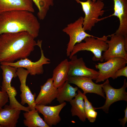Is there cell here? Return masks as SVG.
Masks as SVG:
<instances>
[{"instance_id":"6da1fadb","label":"cell","mask_w":127,"mask_h":127,"mask_svg":"<svg viewBox=\"0 0 127 127\" xmlns=\"http://www.w3.org/2000/svg\"><path fill=\"white\" fill-rule=\"evenodd\" d=\"M35 38L26 31L0 35V63L27 58L37 45Z\"/></svg>"},{"instance_id":"7a4b0ae2","label":"cell","mask_w":127,"mask_h":127,"mask_svg":"<svg viewBox=\"0 0 127 127\" xmlns=\"http://www.w3.org/2000/svg\"><path fill=\"white\" fill-rule=\"evenodd\" d=\"M40 28L37 18L30 12L17 10L0 14V35L26 31L35 38L39 35Z\"/></svg>"},{"instance_id":"3957f363","label":"cell","mask_w":127,"mask_h":127,"mask_svg":"<svg viewBox=\"0 0 127 127\" xmlns=\"http://www.w3.org/2000/svg\"><path fill=\"white\" fill-rule=\"evenodd\" d=\"M109 36H103L101 37H88L84 39V42L76 44L74 46L69 57L70 59L74 55L81 51H89L94 55L92 60L94 61L103 62L104 60L102 53L105 52L108 48L106 42Z\"/></svg>"},{"instance_id":"277c9868","label":"cell","mask_w":127,"mask_h":127,"mask_svg":"<svg viewBox=\"0 0 127 127\" xmlns=\"http://www.w3.org/2000/svg\"><path fill=\"white\" fill-rule=\"evenodd\" d=\"M0 67L2 71L3 80L1 90L7 93L9 97V106L25 111L30 110L29 107H25L19 103L15 98L17 92L15 88L11 85V82L13 78L17 76V68L6 65H1Z\"/></svg>"},{"instance_id":"5b68a950","label":"cell","mask_w":127,"mask_h":127,"mask_svg":"<svg viewBox=\"0 0 127 127\" xmlns=\"http://www.w3.org/2000/svg\"><path fill=\"white\" fill-rule=\"evenodd\" d=\"M75 0L81 4L85 14L83 24V29L85 31H91L95 24L100 21L99 17L104 14L105 11L103 10L104 6V3L101 0L95 2L91 0H87L85 2Z\"/></svg>"},{"instance_id":"8992f818","label":"cell","mask_w":127,"mask_h":127,"mask_svg":"<svg viewBox=\"0 0 127 127\" xmlns=\"http://www.w3.org/2000/svg\"><path fill=\"white\" fill-rule=\"evenodd\" d=\"M83 17H80L73 23L68 24L62 30L69 37L67 45L66 55L69 57L75 45L81 42L86 37L94 36L86 32L83 27Z\"/></svg>"},{"instance_id":"52a82bcc","label":"cell","mask_w":127,"mask_h":127,"mask_svg":"<svg viewBox=\"0 0 127 127\" xmlns=\"http://www.w3.org/2000/svg\"><path fill=\"white\" fill-rule=\"evenodd\" d=\"M41 40H39L37 43L40 50L41 56L40 59L35 62H32L27 58L21 59L17 61L12 63H2L1 65H6L15 67L25 68L29 72L31 75L42 74L44 72L43 65L48 64L50 63V60L46 57L44 54V51L42 48Z\"/></svg>"},{"instance_id":"ba28073f","label":"cell","mask_w":127,"mask_h":127,"mask_svg":"<svg viewBox=\"0 0 127 127\" xmlns=\"http://www.w3.org/2000/svg\"><path fill=\"white\" fill-rule=\"evenodd\" d=\"M127 87L126 79H124L122 86L119 89H115L111 86L108 79L104 83L102 88L106 95V101L104 104L99 107H94L95 110H102L106 113H108L110 106L114 103L118 101H127V92L126 90Z\"/></svg>"},{"instance_id":"9c48e42d","label":"cell","mask_w":127,"mask_h":127,"mask_svg":"<svg viewBox=\"0 0 127 127\" xmlns=\"http://www.w3.org/2000/svg\"><path fill=\"white\" fill-rule=\"evenodd\" d=\"M127 63V60L116 57L110 58L105 62L96 64L95 68L99 70V75L95 82H103L110 78L113 79L116 71L125 66Z\"/></svg>"},{"instance_id":"30bf717a","label":"cell","mask_w":127,"mask_h":127,"mask_svg":"<svg viewBox=\"0 0 127 127\" xmlns=\"http://www.w3.org/2000/svg\"><path fill=\"white\" fill-rule=\"evenodd\" d=\"M110 39L106 40L108 45L107 49L102 55L105 61L116 57H120L127 60V52L124 46V37L114 33L109 35Z\"/></svg>"},{"instance_id":"8fae6325","label":"cell","mask_w":127,"mask_h":127,"mask_svg":"<svg viewBox=\"0 0 127 127\" xmlns=\"http://www.w3.org/2000/svg\"><path fill=\"white\" fill-rule=\"evenodd\" d=\"M69 61L68 76L89 77L96 80L99 75V71L87 67L82 57L78 58L76 55L73 56Z\"/></svg>"},{"instance_id":"7c38bea8","label":"cell","mask_w":127,"mask_h":127,"mask_svg":"<svg viewBox=\"0 0 127 127\" xmlns=\"http://www.w3.org/2000/svg\"><path fill=\"white\" fill-rule=\"evenodd\" d=\"M17 76H18L20 85V88L21 93L20 95L21 99L20 104L23 105L26 104L28 105L30 110L35 108L36 104L35 103V98L36 94L32 93L29 88L26 85L27 78L29 72L22 67L17 68L16 71Z\"/></svg>"},{"instance_id":"4fadbf2b","label":"cell","mask_w":127,"mask_h":127,"mask_svg":"<svg viewBox=\"0 0 127 127\" xmlns=\"http://www.w3.org/2000/svg\"><path fill=\"white\" fill-rule=\"evenodd\" d=\"M92 78L89 77L69 76L68 81L70 83L74 84L82 89L83 93H94L105 98L104 92L102 88L104 83L98 84L94 83Z\"/></svg>"},{"instance_id":"5bb4252c","label":"cell","mask_w":127,"mask_h":127,"mask_svg":"<svg viewBox=\"0 0 127 127\" xmlns=\"http://www.w3.org/2000/svg\"><path fill=\"white\" fill-rule=\"evenodd\" d=\"M66 104L65 102L54 106L36 105L35 107L38 112L43 115L44 121L50 127L56 125L60 122L61 118L60 113Z\"/></svg>"},{"instance_id":"9a60e30c","label":"cell","mask_w":127,"mask_h":127,"mask_svg":"<svg viewBox=\"0 0 127 127\" xmlns=\"http://www.w3.org/2000/svg\"><path fill=\"white\" fill-rule=\"evenodd\" d=\"M102 1L103 0H101ZM114 13L111 16L117 17L119 21V27L114 34L127 36V0H113Z\"/></svg>"},{"instance_id":"2e32d148","label":"cell","mask_w":127,"mask_h":127,"mask_svg":"<svg viewBox=\"0 0 127 127\" xmlns=\"http://www.w3.org/2000/svg\"><path fill=\"white\" fill-rule=\"evenodd\" d=\"M40 91L35 100L36 105H46L56 98L57 88L54 86L52 78L48 79L40 87Z\"/></svg>"},{"instance_id":"e0dca14e","label":"cell","mask_w":127,"mask_h":127,"mask_svg":"<svg viewBox=\"0 0 127 127\" xmlns=\"http://www.w3.org/2000/svg\"><path fill=\"white\" fill-rule=\"evenodd\" d=\"M23 10L34 12L32 0H0V14L6 12Z\"/></svg>"},{"instance_id":"ac0fdd59","label":"cell","mask_w":127,"mask_h":127,"mask_svg":"<svg viewBox=\"0 0 127 127\" xmlns=\"http://www.w3.org/2000/svg\"><path fill=\"white\" fill-rule=\"evenodd\" d=\"M21 110L5 105L0 109V127H16Z\"/></svg>"},{"instance_id":"d6986e66","label":"cell","mask_w":127,"mask_h":127,"mask_svg":"<svg viewBox=\"0 0 127 127\" xmlns=\"http://www.w3.org/2000/svg\"><path fill=\"white\" fill-rule=\"evenodd\" d=\"M69 67V61L66 59L54 69L52 78L54 85L56 88H58L68 80Z\"/></svg>"},{"instance_id":"ffe728a7","label":"cell","mask_w":127,"mask_h":127,"mask_svg":"<svg viewBox=\"0 0 127 127\" xmlns=\"http://www.w3.org/2000/svg\"><path fill=\"white\" fill-rule=\"evenodd\" d=\"M78 94L70 102L71 106V112L72 116H76L82 121L84 122L86 119L84 107L83 95L79 90Z\"/></svg>"},{"instance_id":"44dd1931","label":"cell","mask_w":127,"mask_h":127,"mask_svg":"<svg viewBox=\"0 0 127 127\" xmlns=\"http://www.w3.org/2000/svg\"><path fill=\"white\" fill-rule=\"evenodd\" d=\"M78 90L77 87H73L67 80L57 88V100L60 104L65 101L69 102L77 94Z\"/></svg>"},{"instance_id":"7402d4cb","label":"cell","mask_w":127,"mask_h":127,"mask_svg":"<svg viewBox=\"0 0 127 127\" xmlns=\"http://www.w3.org/2000/svg\"><path fill=\"white\" fill-rule=\"evenodd\" d=\"M24 125L28 127H49L39 115L35 109L23 113Z\"/></svg>"},{"instance_id":"603a6c76","label":"cell","mask_w":127,"mask_h":127,"mask_svg":"<svg viewBox=\"0 0 127 127\" xmlns=\"http://www.w3.org/2000/svg\"><path fill=\"white\" fill-rule=\"evenodd\" d=\"M38 10L37 15L40 20L45 18L50 7L54 4V0H32Z\"/></svg>"},{"instance_id":"cb8c5ba5","label":"cell","mask_w":127,"mask_h":127,"mask_svg":"<svg viewBox=\"0 0 127 127\" xmlns=\"http://www.w3.org/2000/svg\"><path fill=\"white\" fill-rule=\"evenodd\" d=\"M86 118L91 123H94L95 121L97 113L94 109H90L85 112Z\"/></svg>"},{"instance_id":"d4e9b609","label":"cell","mask_w":127,"mask_h":127,"mask_svg":"<svg viewBox=\"0 0 127 127\" xmlns=\"http://www.w3.org/2000/svg\"><path fill=\"white\" fill-rule=\"evenodd\" d=\"M9 97L7 93L0 90V109L8 102Z\"/></svg>"},{"instance_id":"484cf974","label":"cell","mask_w":127,"mask_h":127,"mask_svg":"<svg viewBox=\"0 0 127 127\" xmlns=\"http://www.w3.org/2000/svg\"><path fill=\"white\" fill-rule=\"evenodd\" d=\"M121 76H123L127 77V66L117 70L115 73L113 79H115Z\"/></svg>"},{"instance_id":"4316f807","label":"cell","mask_w":127,"mask_h":127,"mask_svg":"<svg viewBox=\"0 0 127 127\" xmlns=\"http://www.w3.org/2000/svg\"><path fill=\"white\" fill-rule=\"evenodd\" d=\"M83 99L85 112L90 109L95 110L94 107L92 106L91 103L88 100L85 95L84 94L83 95Z\"/></svg>"},{"instance_id":"83f0119b","label":"cell","mask_w":127,"mask_h":127,"mask_svg":"<svg viewBox=\"0 0 127 127\" xmlns=\"http://www.w3.org/2000/svg\"><path fill=\"white\" fill-rule=\"evenodd\" d=\"M125 115L123 119H120L119 121L120 122V124L123 127H124L127 121V107L124 110Z\"/></svg>"},{"instance_id":"f1b7e54d","label":"cell","mask_w":127,"mask_h":127,"mask_svg":"<svg viewBox=\"0 0 127 127\" xmlns=\"http://www.w3.org/2000/svg\"><path fill=\"white\" fill-rule=\"evenodd\" d=\"M124 37V46L125 51L127 52V36Z\"/></svg>"},{"instance_id":"f546056e","label":"cell","mask_w":127,"mask_h":127,"mask_svg":"<svg viewBox=\"0 0 127 127\" xmlns=\"http://www.w3.org/2000/svg\"><path fill=\"white\" fill-rule=\"evenodd\" d=\"M92 1H94V2H95L97 0H91Z\"/></svg>"},{"instance_id":"4dcf8cb0","label":"cell","mask_w":127,"mask_h":127,"mask_svg":"<svg viewBox=\"0 0 127 127\" xmlns=\"http://www.w3.org/2000/svg\"></svg>"}]
</instances>
